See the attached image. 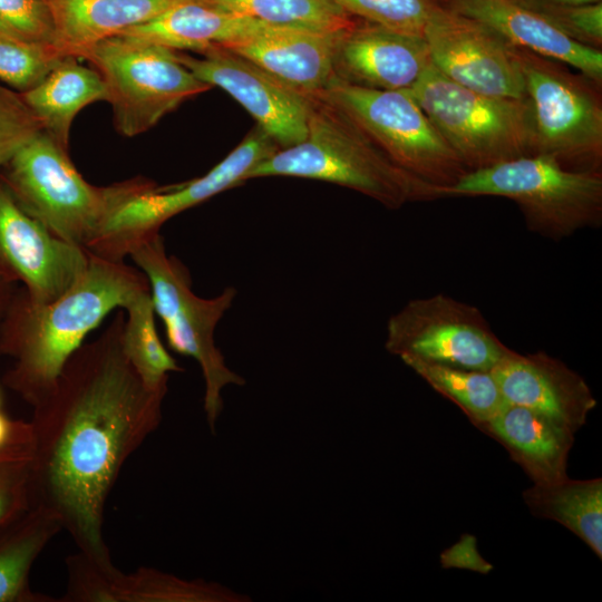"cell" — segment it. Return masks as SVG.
Masks as SVG:
<instances>
[{
  "instance_id": "6da1fadb",
  "label": "cell",
  "mask_w": 602,
  "mask_h": 602,
  "mask_svg": "<svg viewBox=\"0 0 602 602\" xmlns=\"http://www.w3.org/2000/svg\"><path fill=\"white\" fill-rule=\"evenodd\" d=\"M125 311L66 362L30 420L31 506L50 512L79 553L113 563L104 538L108 495L130 455L158 427L167 387L151 389L123 349Z\"/></svg>"
},
{
  "instance_id": "7a4b0ae2",
  "label": "cell",
  "mask_w": 602,
  "mask_h": 602,
  "mask_svg": "<svg viewBox=\"0 0 602 602\" xmlns=\"http://www.w3.org/2000/svg\"><path fill=\"white\" fill-rule=\"evenodd\" d=\"M78 280L47 303L14 292L0 320V353L13 360L3 383L31 407L52 391L68 359L115 309L149 291L145 274L89 252Z\"/></svg>"
},
{
  "instance_id": "3957f363",
  "label": "cell",
  "mask_w": 602,
  "mask_h": 602,
  "mask_svg": "<svg viewBox=\"0 0 602 602\" xmlns=\"http://www.w3.org/2000/svg\"><path fill=\"white\" fill-rule=\"evenodd\" d=\"M307 135L259 163L247 179L270 176L323 181L359 192L389 208L439 198L437 188L411 176L341 110L309 96Z\"/></svg>"
},
{
  "instance_id": "277c9868",
  "label": "cell",
  "mask_w": 602,
  "mask_h": 602,
  "mask_svg": "<svg viewBox=\"0 0 602 602\" xmlns=\"http://www.w3.org/2000/svg\"><path fill=\"white\" fill-rule=\"evenodd\" d=\"M0 179L27 214L82 249L119 205L154 183L139 176L95 186L77 171L68 149L43 130L0 168Z\"/></svg>"
},
{
  "instance_id": "5b68a950",
  "label": "cell",
  "mask_w": 602,
  "mask_h": 602,
  "mask_svg": "<svg viewBox=\"0 0 602 602\" xmlns=\"http://www.w3.org/2000/svg\"><path fill=\"white\" fill-rule=\"evenodd\" d=\"M448 196H498L521 210L527 229L563 240L602 221V176L579 171L544 154H531L468 171L439 191Z\"/></svg>"
},
{
  "instance_id": "8992f818",
  "label": "cell",
  "mask_w": 602,
  "mask_h": 602,
  "mask_svg": "<svg viewBox=\"0 0 602 602\" xmlns=\"http://www.w3.org/2000/svg\"><path fill=\"white\" fill-rule=\"evenodd\" d=\"M128 256L147 278L155 313L164 323L168 347L193 358L201 368L205 383L204 411L214 430L223 410V388L245 382L226 366L214 341L215 328L231 308L236 290L227 287L211 299L196 295L187 268L176 256L167 254L159 233L143 241Z\"/></svg>"
},
{
  "instance_id": "52a82bcc",
  "label": "cell",
  "mask_w": 602,
  "mask_h": 602,
  "mask_svg": "<svg viewBox=\"0 0 602 602\" xmlns=\"http://www.w3.org/2000/svg\"><path fill=\"white\" fill-rule=\"evenodd\" d=\"M421 107L467 171L534 154L527 97H495L468 89L430 62L405 89Z\"/></svg>"
},
{
  "instance_id": "ba28073f",
  "label": "cell",
  "mask_w": 602,
  "mask_h": 602,
  "mask_svg": "<svg viewBox=\"0 0 602 602\" xmlns=\"http://www.w3.org/2000/svg\"><path fill=\"white\" fill-rule=\"evenodd\" d=\"M103 77L114 125L126 137L155 126L184 100L211 87L197 79L176 50L129 35H116L77 50Z\"/></svg>"
},
{
  "instance_id": "9c48e42d",
  "label": "cell",
  "mask_w": 602,
  "mask_h": 602,
  "mask_svg": "<svg viewBox=\"0 0 602 602\" xmlns=\"http://www.w3.org/2000/svg\"><path fill=\"white\" fill-rule=\"evenodd\" d=\"M313 96L341 110L395 165L436 187L438 196L468 172L406 90L369 89L333 78Z\"/></svg>"
},
{
  "instance_id": "30bf717a",
  "label": "cell",
  "mask_w": 602,
  "mask_h": 602,
  "mask_svg": "<svg viewBox=\"0 0 602 602\" xmlns=\"http://www.w3.org/2000/svg\"><path fill=\"white\" fill-rule=\"evenodd\" d=\"M525 95L534 127V154L562 165L599 172L602 158V105L596 85L561 62L518 49Z\"/></svg>"
},
{
  "instance_id": "8fae6325",
  "label": "cell",
  "mask_w": 602,
  "mask_h": 602,
  "mask_svg": "<svg viewBox=\"0 0 602 602\" xmlns=\"http://www.w3.org/2000/svg\"><path fill=\"white\" fill-rule=\"evenodd\" d=\"M279 148L256 125L205 175L169 186L154 183L128 197L109 215L86 250L106 260L124 261L173 216L246 182L250 172Z\"/></svg>"
},
{
  "instance_id": "7c38bea8",
  "label": "cell",
  "mask_w": 602,
  "mask_h": 602,
  "mask_svg": "<svg viewBox=\"0 0 602 602\" xmlns=\"http://www.w3.org/2000/svg\"><path fill=\"white\" fill-rule=\"evenodd\" d=\"M386 349L402 358L491 372L511 350L476 307L447 294L408 301L387 322Z\"/></svg>"
},
{
  "instance_id": "4fadbf2b",
  "label": "cell",
  "mask_w": 602,
  "mask_h": 602,
  "mask_svg": "<svg viewBox=\"0 0 602 602\" xmlns=\"http://www.w3.org/2000/svg\"><path fill=\"white\" fill-rule=\"evenodd\" d=\"M423 36L431 65L452 81L489 96L526 97L516 48L485 23L443 4Z\"/></svg>"
},
{
  "instance_id": "5bb4252c",
  "label": "cell",
  "mask_w": 602,
  "mask_h": 602,
  "mask_svg": "<svg viewBox=\"0 0 602 602\" xmlns=\"http://www.w3.org/2000/svg\"><path fill=\"white\" fill-rule=\"evenodd\" d=\"M198 54L201 58L176 50L183 66L204 84L232 96L280 148L304 139L309 96L224 47L213 46Z\"/></svg>"
},
{
  "instance_id": "9a60e30c",
  "label": "cell",
  "mask_w": 602,
  "mask_h": 602,
  "mask_svg": "<svg viewBox=\"0 0 602 602\" xmlns=\"http://www.w3.org/2000/svg\"><path fill=\"white\" fill-rule=\"evenodd\" d=\"M86 249L54 235L27 214L0 179V278L21 283L35 302L54 301L69 289L89 262Z\"/></svg>"
},
{
  "instance_id": "2e32d148",
  "label": "cell",
  "mask_w": 602,
  "mask_h": 602,
  "mask_svg": "<svg viewBox=\"0 0 602 602\" xmlns=\"http://www.w3.org/2000/svg\"><path fill=\"white\" fill-rule=\"evenodd\" d=\"M67 586L58 602H244L246 595L216 582L186 580L151 567L130 573L81 553L66 560Z\"/></svg>"
},
{
  "instance_id": "e0dca14e",
  "label": "cell",
  "mask_w": 602,
  "mask_h": 602,
  "mask_svg": "<svg viewBox=\"0 0 602 602\" xmlns=\"http://www.w3.org/2000/svg\"><path fill=\"white\" fill-rule=\"evenodd\" d=\"M430 65L423 35L363 21L346 29L333 56V76L349 85L379 89L410 88Z\"/></svg>"
},
{
  "instance_id": "ac0fdd59",
  "label": "cell",
  "mask_w": 602,
  "mask_h": 602,
  "mask_svg": "<svg viewBox=\"0 0 602 602\" xmlns=\"http://www.w3.org/2000/svg\"><path fill=\"white\" fill-rule=\"evenodd\" d=\"M491 373L505 401L542 412L574 433L596 406L585 380L545 352L511 349Z\"/></svg>"
},
{
  "instance_id": "d6986e66",
  "label": "cell",
  "mask_w": 602,
  "mask_h": 602,
  "mask_svg": "<svg viewBox=\"0 0 602 602\" xmlns=\"http://www.w3.org/2000/svg\"><path fill=\"white\" fill-rule=\"evenodd\" d=\"M344 30L326 32L260 22L246 36L220 47L251 60L298 91L313 96L334 78V49Z\"/></svg>"
},
{
  "instance_id": "ffe728a7",
  "label": "cell",
  "mask_w": 602,
  "mask_h": 602,
  "mask_svg": "<svg viewBox=\"0 0 602 602\" xmlns=\"http://www.w3.org/2000/svg\"><path fill=\"white\" fill-rule=\"evenodd\" d=\"M463 16L480 21L518 49L559 61L601 84L602 51L579 43L516 0H444Z\"/></svg>"
},
{
  "instance_id": "44dd1931",
  "label": "cell",
  "mask_w": 602,
  "mask_h": 602,
  "mask_svg": "<svg viewBox=\"0 0 602 602\" xmlns=\"http://www.w3.org/2000/svg\"><path fill=\"white\" fill-rule=\"evenodd\" d=\"M501 441L535 483L566 476V460L574 431L536 410L505 402L479 427Z\"/></svg>"
},
{
  "instance_id": "7402d4cb",
  "label": "cell",
  "mask_w": 602,
  "mask_h": 602,
  "mask_svg": "<svg viewBox=\"0 0 602 602\" xmlns=\"http://www.w3.org/2000/svg\"><path fill=\"white\" fill-rule=\"evenodd\" d=\"M48 8L58 46L68 55L144 25L191 0H41Z\"/></svg>"
},
{
  "instance_id": "603a6c76",
  "label": "cell",
  "mask_w": 602,
  "mask_h": 602,
  "mask_svg": "<svg viewBox=\"0 0 602 602\" xmlns=\"http://www.w3.org/2000/svg\"><path fill=\"white\" fill-rule=\"evenodd\" d=\"M20 94L42 130L66 149L76 115L89 104L108 100L101 75L72 55L65 56L36 87Z\"/></svg>"
},
{
  "instance_id": "cb8c5ba5",
  "label": "cell",
  "mask_w": 602,
  "mask_h": 602,
  "mask_svg": "<svg viewBox=\"0 0 602 602\" xmlns=\"http://www.w3.org/2000/svg\"><path fill=\"white\" fill-rule=\"evenodd\" d=\"M260 22L198 0H191L122 33L149 40L173 50L186 49L200 52L240 39Z\"/></svg>"
},
{
  "instance_id": "d4e9b609",
  "label": "cell",
  "mask_w": 602,
  "mask_h": 602,
  "mask_svg": "<svg viewBox=\"0 0 602 602\" xmlns=\"http://www.w3.org/2000/svg\"><path fill=\"white\" fill-rule=\"evenodd\" d=\"M62 530L47 509L31 506L0 528V602H58L31 590V567L54 536Z\"/></svg>"
},
{
  "instance_id": "484cf974",
  "label": "cell",
  "mask_w": 602,
  "mask_h": 602,
  "mask_svg": "<svg viewBox=\"0 0 602 602\" xmlns=\"http://www.w3.org/2000/svg\"><path fill=\"white\" fill-rule=\"evenodd\" d=\"M524 501L537 517L559 522L602 556V479L572 480L567 476L535 483Z\"/></svg>"
},
{
  "instance_id": "4316f807",
  "label": "cell",
  "mask_w": 602,
  "mask_h": 602,
  "mask_svg": "<svg viewBox=\"0 0 602 602\" xmlns=\"http://www.w3.org/2000/svg\"><path fill=\"white\" fill-rule=\"evenodd\" d=\"M400 360L437 392L456 404L478 428L488 423L506 402L491 372L416 358Z\"/></svg>"
},
{
  "instance_id": "83f0119b",
  "label": "cell",
  "mask_w": 602,
  "mask_h": 602,
  "mask_svg": "<svg viewBox=\"0 0 602 602\" xmlns=\"http://www.w3.org/2000/svg\"><path fill=\"white\" fill-rule=\"evenodd\" d=\"M123 310V349L127 359L145 386L151 389L167 387L169 372H179L183 368L157 333L151 290L135 297Z\"/></svg>"
},
{
  "instance_id": "f1b7e54d",
  "label": "cell",
  "mask_w": 602,
  "mask_h": 602,
  "mask_svg": "<svg viewBox=\"0 0 602 602\" xmlns=\"http://www.w3.org/2000/svg\"><path fill=\"white\" fill-rule=\"evenodd\" d=\"M263 23L334 32L355 23L331 0H198Z\"/></svg>"
},
{
  "instance_id": "f546056e",
  "label": "cell",
  "mask_w": 602,
  "mask_h": 602,
  "mask_svg": "<svg viewBox=\"0 0 602 602\" xmlns=\"http://www.w3.org/2000/svg\"><path fill=\"white\" fill-rule=\"evenodd\" d=\"M67 55L56 45L29 42L0 33V82L18 93L28 91Z\"/></svg>"
},
{
  "instance_id": "4dcf8cb0",
  "label": "cell",
  "mask_w": 602,
  "mask_h": 602,
  "mask_svg": "<svg viewBox=\"0 0 602 602\" xmlns=\"http://www.w3.org/2000/svg\"><path fill=\"white\" fill-rule=\"evenodd\" d=\"M350 17L390 29L423 35L444 0H331Z\"/></svg>"
},
{
  "instance_id": "1f68e13d",
  "label": "cell",
  "mask_w": 602,
  "mask_h": 602,
  "mask_svg": "<svg viewBox=\"0 0 602 602\" xmlns=\"http://www.w3.org/2000/svg\"><path fill=\"white\" fill-rule=\"evenodd\" d=\"M0 33L58 46L50 12L41 0H0Z\"/></svg>"
},
{
  "instance_id": "d6a6232c",
  "label": "cell",
  "mask_w": 602,
  "mask_h": 602,
  "mask_svg": "<svg viewBox=\"0 0 602 602\" xmlns=\"http://www.w3.org/2000/svg\"><path fill=\"white\" fill-rule=\"evenodd\" d=\"M40 130L21 94L0 82V168Z\"/></svg>"
},
{
  "instance_id": "836d02e7",
  "label": "cell",
  "mask_w": 602,
  "mask_h": 602,
  "mask_svg": "<svg viewBox=\"0 0 602 602\" xmlns=\"http://www.w3.org/2000/svg\"><path fill=\"white\" fill-rule=\"evenodd\" d=\"M572 40L601 49L602 3L530 8Z\"/></svg>"
},
{
  "instance_id": "e575fe53",
  "label": "cell",
  "mask_w": 602,
  "mask_h": 602,
  "mask_svg": "<svg viewBox=\"0 0 602 602\" xmlns=\"http://www.w3.org/2000/svg\"><path fill=\"white\" fill-rule=\"evenodd\" d=\"M30 458H0V528L31 507Z\"/></svg>"
},
{
  "instance_id": "d590c367",
  "label": "cell",
  "mask_w": 602,
  "mask_h": 602,
  "mask_svg": "<svg viewBox=\"0 0 602 602\" xmlns=\"http://www.w3.org/2000/svg\"><path fill=\"white\" fill-rule=\"evenodd\" d=\"M30 421L12 419L0 408V458H32Z\"/></svg>"
},
{
  "instance_id": "8d00e7d4",
  "label": "cell",
  "mask_w": 602,
  "mask_h": 602,
  "mask_svg": "<svg viewBox=\"0 0 602 602\" xmlns=\"http://www.w3.org/2000/svg\"><path fill=\"white\" fill-rule=\"evenodd\" d=\"M441 563L446 567L457 566L487 573L492 570L485 560L480 557L476 550L475 538L473 536H463L462 541L455 544L441 555Z\"/></svg>"
},
{
  "instance_id": "74e56055",
  "label": "cell",
  "mask_w": 602,
  "mask_h": 602,
  "mask_svg": "<svg viewBox=\"0 0 602 602\" xmlns=\"http://www.w3.org/2000/svg\"><path fill=\"white\" fill-rule=\"evenodd\" d=\"M526 8H536L545 6H577L600 2L601 0H516Z\"/></svg>"
},
{
  "instance_id": "f35d334b",
  "label": "cell",
  "mask_w": 602,
  "mask_h": 602,
  "mask_svg": "<svg viewBox=\"0 0 602 602\" xmlns=\"http://www.w3.org/2000/svg\"><path fill=\"white\" fill-rule=\"evenodd\" d=\"M12 284L3 281L0 278V320L3 317L14 292L12 291Z\"/></svg>"
},
{
  "instance_id": "ab89813d",
  "label": "cell",
  "mask_w": 602,
  "mask_h": 602,
  "mask_svg": "<svg viewBox=\"0 0 602 602\" xmlns=\"http://www.w3.org/2000/svg\"><path fill=\"white\" fill-rule=\"evenodd\" d=\"M0 408H1V396H0Z\"/></svg>"
}]
</instances>
